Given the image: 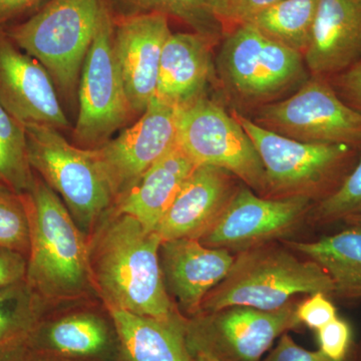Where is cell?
<instances>
[{
  "mask_svg": "<svg viewBox=\"0 0 361 361\" xmlns=\"http://www.w3.org/2000/svg\"><path fill=\"white\" fill-rule=\"evenodd\" d=\"M25 132L33 172L59 195L80 229H94L114 201L94 151L71 144L54 128Z\"/></svg>",
  "mask_w": 361,
  "mask_h": 361,
  "instance_id": "cell-6",
  "label": "cell"
},
{
  "mask_svg": "<svg viewBox=\"0 0 361 361\" xmlns=\"http://www.w3.org/2000/svg\"><path fill=\"white\" fill-rule=\"evenodd\" d=\"M135 13H160L217 42L226 35L227 0H123Z\"/></svg>",
  "mask_w": 361,
  "mask_h": 361,
  "instance_id": "cell-24",
  "label": "cell"
},
{
  "mask_svg": "<svg viewBox=\"0 0 361 361\" xmlns=\"http://www.w3.org/2000/svg\"><path fill=\"white\" fill-rule=\"evenodd\" d=\"M42 305L25 280L0 287V348L25 342L39 322Z\"/></svg>",
  "mask_w": 361,
  "mask_h": 361,
  "instance_id": "cell-26",
  "label": "cell"
},
{
  "mask_svg": "<svg viewBox=\"0 0 361 361\" xmlns=\"http://www.w3.org/2000/svg\"><path fill=\"white\" fill-rule=\"evenodd\" d=\"M316 77L339 75L361 61V0H319L303 54Z\"/></svg>",
  "mask_w": 361,
  "mask_h": 361,
  "instance_id": "cell-18",
  "label": "cell"
},
{
  "mask_svg": "<svg viewBox=\"0 0 361 361\" xmlns=\"http://www.w3.org/2000/svg\"><path fill=\"white\" fill-rule=\"evenodd\" d=\"M319 351L332 361H343L351 342V329L345 320L336 317L317 330Z\"/></svg>",
  "mask_w": 361,
  "mask_h": 361,
  "instance_id": "cell-31",
  "label": "cell"
},
{
  "mask_svg": "<svg viewBox=\"0 0 361 361\" xmlns=\"http://www.w3.org/2000/svg\"><path fill=\"white\" fill-rule=\"evenodd\" d=\"M257 149L265 171V198L304 197L317 203L348 174L355 148L289 139L260 127L241 114L233 115Z\"/></svg>",
  "mask_w": 361,
  "mask_h": 361,
  "instance_id": "cell-5",
  "label": "cell"
},
{
  "mask_svg": "<svg viewBox=\"0 0 361 361\" xmlns=\"http://www.w3.org/2000/svg\"><path fill=\"white\" fill-rule=\"evenodd\" d=\"M332 78L337 94L361 114V61Z\"/></svg>",
  "mask_w": 361,
  "mask_h": 361,
  "instance_id": "cell-34",
  "label": "cell"
},
{
  "mask_svg": "<svg viewBox=\"0 0 361 361\" xmlns=\"http://www.w3.org/2000/svg\"><path fill=\"white\" fill-rule=\"evenodd\" d=\"M35 180L25 128L0 104V184L23 195Z\"/></svg>",
  "mask_w": 361,
  "mask_h": 361,
  "instance_id": "cell-27",
  "label": "cell"
},
{
  "mask_svg": "<svg viewBox=\"0 0 361 361\" xmlns=\"http://www.w3.org/2000/svg\"><path fill=\"white\" fill-rule=\"evenodd\" d=\"M27 259L25 255L0 247V287L25 281Z\"/></svg>",
  "mask_w": 361,
  "mask_h": 361,
  "instance_id": "cell-35",
  "label": "cell"
},
{
  "mask_svg": "<svg viewBox=\"0 0 361 361\" xmlns=\"http://www.w3.org/2000/svg\"><path fill=\"white\" fill-rule=\"evenodd\" d=\"M106 0H47L6 35L44 66L56 87L73 97Z\"/></svg>",
  "mask_w": 361,
  "mask_h": 361,
  "instance_id": "cell-4",
  "label": "cell"
},
{
  "mask_svg": "<svg viewBox=\"0 0 361 361\" xmlns=\"http://www.w3.org/2000/svg\"><path fill=\"white\" fill-rule=\"evenodd\" d=\"M303 258L317 263L331 279L332 297L361 300V227L350 226L343 231L314 241H281Z\"/></svg>",
  "mask_w": 361,
  "mask_h": 361,
  "instance_id": "cell-21",
  "label": "cell"
},
{
  "mask_svg": "<svg viewBox=\"0 0 361 361\" xmlns=\"http://www.w3.org/2000/svg\"><path fill=\"white\" fill-rule=\"evenodd\" d=\"M193 358L195 361H220L206 355H197L193 356Z\"/></svg>",
  "mask_w": 361,
  "mask_h": 361,
  "instance_id": "cell-39",
  "label": "cell"
},
{
  "mask_svg": "<svg viewBox=\"0 0 361 361\" xmlns=\"http://www.w3.org/2000/svg\"><path fill=\"white\" fill-rule=\"evenodd\" d=\"M261 361H332L319 350L310 351L301 348L288 332L279 337L276 346Z\"/></svg>",
  "mask_w": 361,
  "mask_h": 361,
  "instance_id": "cell-33",
  "label": "cell"
},
{
  "mask_svg": "<svg viewBox=\"0 0 361 361\" xmlns=\"http://www.w3.org/2000/svg\"><path fill=\"white\" fill-rule=\"evenodd\" d=\"M44 336L52 349L70 356L99 355L110 341L106 322L89 313L68 315L52 322Z\"/></svg>",
  "mask_w": 361,
  "mask_h": 361,
  "instance_id": "cell-25",
  "label": "cell"
},
{
  "mask_svg": "<svg viewBox=\"0 0 361 361\" xmlns=\"http://www.w3.org/2000/svg\"><path fill=\"white\" fill-rule=\"evenodd\" d=\"M361 215V159L339 186L311 208L307 222L323 226Z\"/></svg>",
  "mask_w": 361,
  "mask_h": 361,
  "instance_id": "cell-28",
  "label": "cell"
},
{
  "mask_svg": "<svg viewBox=\"0 0 361 361\" xmlns=\"http://www.w3.org/2000/svg\"><path fill=\"white\" fill-rule=\"evenodd\" d=\"M159 256L166 289L186 318L200 314L204 299L227 276L235 259L232 252L193 238L161 242Z\"/></svg>",
  "mask_w": 361,
  "mask_h": 361,
  "instance_id": "cell-16",
  "label": "cell"
},
{
  "mask_svg": "<svg viewBox=\"0 0 361 361\" xmlns=\"http://www.w3.org/2000/svg\"><path fill=\"white\" fill-rule=\"evenodd\" d=\"M224 37L218 71L237 99L262 103L304 82L302 54L268 39L250 23L237 25Z\"/></svg>",
  "mask_w": 361,
  "mask_h": 361,
  "instance_id": "cell-8",
  "label": "cell"
},
{
  "mask_svg": "<svg viewBox=\"0 0 361 361\" xmlns=\"http://www.w3.org/2000/svg\"><path fill=\"white\" fill-rule=\"evenodd\" d=\"M215 44L198 32L171 33L161 52L156 99L180 109L205 97Z\"/></svg>",
  "mask_w": 361,
  "mask_h": 361,
  "instance_id": "cell-19",
  "label": "cell"
},
{
  "mask_svg": "<svg viewBox=\"0 0 361 361\" xmlns=\"http://www.w3.org/2000/svg\"><path fill=\"white\" fill-rule=\"evenodd\" d=\"M314 202L304 197L265 198L244 185L218 222L199 241L236 254L283 241L307 221Z\"/></svg>",
  "mask_w": 361,
  "mask_h": 361,
  "instance_id": "cell-12",
  "label": "cell"
},
{
  "mask_svg": "<svg viewBox=\"0 0 361 361\" xmlns=\"http://www.w3.org/2000/svg\"><path fill=\"white\" fill-rule=\"evenodd\" d=\"M45 0H0V30L9 21L42 6ZM45 4V2H44Z\"/></svg>",
  "mask_w": 361,
  "mask_h": 361,
  "instance_id": "cell-36",
  "label": "cell"
},
{
  "mask_svg": "<svg viewBox=\"0 0 361 361\" xmlns=\"http://www.w3.org/2000/svg\"><path fill=\"white\" fill-rule=\"evenodd\" d=\"M80 110L73 135L77 146L94 149L134 115L115 52V18L106 2L78 84Z\"/></svg>",
  "mask_w": 361,
  "mask_h": 361,
  "instance_id": "cell-7",
  "label": "cell"
},
{
  "mask_svg": "<svg viewBox=\"0 0 361 361\" xmlns=\"http://www.w3.org/2000/svg\"><path fill=\"white\" fill-rule=\"evenodd\" d=\"M344 222L349 226H358V227H361V215L348 218V219L344 220Z\"/></svg>",
  "mask_w": 361,
  "mask_h": 361,
  "instance_id": "cell-38",
  "label": "cell"
},
{
  "mask_svg": "<svg viewBox=\"0 0 361 361\" xmlns=\"http://www.w3.org/2000/svg\"><path fill=\"white\" fill-rule=\"evenodd\" d=\"M178 111L176 106L154 97L132 127L92 149L114 201L130 191L175 146Z\"/></svg>",
  "mask_w": 361,
  "mask_h": 361,
  "instance_id": "cell-13",
  "label": "cell"
},
{
  "mask_svg": "<svg viewBox=\"0 0 361 361\" xmlns=\"http://www.w3.org/2000/svg\"><path fill=\"white\" fill-rule=\"evenodd\" d=\"M316 292L332 297L334 284L327 273L281 241L269 242L235 254L227 276L202 302L200 314L229 306L277 310L298 295Z\"/></svg>",
  "mask_w": 361,
  "mask_h": 361,
  "instance_id": "cell-3",
  "label": "cell"
},
{
  "mask_svg": "<svg viewBox=\"0 0 361 361\" xmlns=\"http://www.w3.org/2000/svg\"><path fill=\"white\" fill-rule=\"evenodd\" d=\"M0 104L25 128L68 129V118L51 75L4 30H0Z\"/></svg>",
  "mask_w": 361,
  "mask_h": 361,
  "instance_id": "cell-14",
  "label": "cell"
},
{
  "mask_svg": "<svg viewBox=\"0 0 361 361\" xmlns=\"http://www.w3.org/2000/svg\"><path fill=\"white\" fill-rule=\"evenodd\" d=\"M318 1L280 0L245 23H250L273 42L303 56L310 44Z\"/></svg>",
  "mask_w": 361,
  "mask_h": 361,
  "instance_id": "cell-23",
  "label": "cell"
},
{
  "mask_svg": "<svg viewBox=\"0 0 361 361\" xmlns=\"http://www.w3.org/2000/svg\"><path fill=\"white\" fill-rule=\"evenodd\" d=\"M167 16L133 13L115 20V52L134 115H142L156 96L164 45L170 37Z\"/></svg>",
  "mask_w": 361,
  "mask_h": 361,
  "instance_id": "cell-15",
  "label": "cell"
},
{
  "mask_svg": "<svg viewBox=\"0 0 361 361\" xmlns=\"http://www.w3.org/2000/svg\"><path fill=\"white\" fill-rule=\"evenodd\" d=\"M296 314L301 324L316 331L338 317L330 296L322 292H316L299 300Z\"/></svg>",
  "mask_w": 361,
  "mask_h": 361,
  "instance_id": "cell-30",
  "label": "cell"
},
{
  "mask_svg": "<svg viewBox=\"0 0 361 361\" xmlns=\"http://www.w3.org/2000/svg\"><path fill=\"white\" fill-rule=\"evenodd\" d=\"M231 173L212 166H197L168 209L155 232L161 242L200 239L225 212L241 187Z\"/></svg>",
  "mask_w": 361,
  "mask_h": 361,
  "instance_id": "cell-17",
  "label": "cell"
},
{
  "mask_svg": "<svg viewBox=\"0 0 361 361\" xmlns=\"http://www.w3.org/2000/svg\"><path fill=\"white\" fill-rule=\"evenodd\" d=\"M255 123L295 141L361 147V114L322 77L312 75L293 96L263 106Z\"/></svg>",
  "mask_w": 361,
  "mask_h": 361,
  "instance_id": "cell-11",
  "label": "cell"
},
{
  "mask_svg": "<svg viewBox=\"0 0 361 361\" xmlns=\"http://www.w3.org/2000/svg\"><path fill=\"white\" fill-rule=\"evenodd\" d=\"M30 225L25 281L45 301L82 295L92 283L89 246L58 194L35 173L23 195Z\"/></svg>",
  "mask_w": 361,
  "mask_h": 361,
  "instance_id": "cell-2",
  "label": "cell"
},
{
  "mask_svg": "<svg viewBox=\"0 0 361 361\" xmlns=\"http://www.w3.org/2000/svg\"><path fill=\"white\" fill-rule=\"evenodd\" d=\"M0 247L20 252L27 259L30 225L23 195L0 184Z\"/></svg>",
  "mask_w": 361,
  "mask_h": 361,
  "instance_id": "cell-29",
  "label": "cell"
},
{
  "mask_svg": "<svg viewBox=\"0 0 361 361\" xmlns=\"http://www.w3.org/2000/svg\"><path fill=\"white\" fill-rule=\"evenodd\" d=\"M110 312L130 361H195L185 341L186 324H168L118 308Z\"/></svg>",
  "mask_w": 361,
  "mask_h": 361,
  "instance_id": "cell-22",
  "label": "cell"
},
{
  "mask_svg": "<svg viewBox=\"0 0 361 361\" xmlns=\"http://www.w3.org/2000/svg\"><path fill=\"white\" fill-rule=\"evenodd\" d=\"M104 217L87 246L90 280L106 304L168 324H186L164 283L159 235L127 214L113 210Z\"/></svg>",
  "mask_w": 361,
  "mask_h": 361,
  "instance_id": "cell-1",
  "label": "cell"
},
{
  "mask_svg": "<svg viewBox=\"0 0 361 361\" xmlns=\"http://www.w3.org/2000/svg\"><path fill=\"white\" fill-rule=\"evenodd\" d=\"M0 361H35L25 342L0 348Z\"/></svg>",
  "mask_w": 361,
  "mask_h": 361,
  "instance_id": "cell-37",
  "label": "cell"
},
{
  "mask_svg": "<svg viewBox=\"0 0 361 361\" xmlns=\"http://www.w3.org/2000/svg\"><path fill=\"white\" fill-rule=\"evenodd\" d=\"M196 167L176 142L130 191L115 202L114 210L132 216L149 231H155Z\"/></svg>",
  "mask_w": 361,
  "mask_h": 361,
  "instance_id": "cell-20",
  "label": "cell"
},
{
  "mask_svg": "<svg viewBox=\"0 0 361 361\" xmlns=\"http://www.w3.org/2000/svg\"><path fill=\"white\" fill-rule=\"evenodd\" d=\"M278 1L280 0H227L224 18L226 35Z\"/></svg>",
  "mask_w": 361,
  "mask_h": 361,
  "instance_id": "cell-32",
  "label": "cell"
},
{
  "mask_svg": "<svg viewBox=\"0 0 361 361\" xmlns=\"http://www.w3.org/2000/svg\"><path fill=\"white\" fill-rule=\"evenodd\" d=\"M177 145L197 166H212L234 175L265 197V171L257 149L234 116L202 97L178 111Z\"/></svg>",
  "mask_w": 361,
  "mask_h": 361,
  "instance_id": "cell-9",
  "label": "cell"
},
{
  "mask_svg": "<svg viewBox=\"0 0 361 361\" xmlns=\"http://www.w3.org/2000/svg\"><path fill=\"white\" fill-rule=\"evenodd\" d=\"M294 299L280 310L264 311L229 306L187 318L185 341L190 355H206L220 361H261L273 343L300 327Z\"/></svg>",
  "mask_w": 361,
  "mask_h": 361,
  "instance_id": "cell-10",
  "label": "cell"
}]
</instances>
